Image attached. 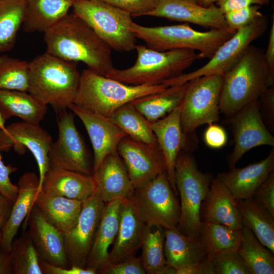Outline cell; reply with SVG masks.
<instances>
[{"instance_id":"6da1fadb","label":"cell","mask_w":274,"mask_h":274,"mask_svg":"<svg viewBox=\"0 0 274 274\" xmlns=\"http://www.w3.org/2000/svg\"><path fill=\"white\" fill-rule=\"evenodd\" d=\"M46 52L63 59L81 61L107 76L114 68L111 48L82 19L67 13L44 32Z\"/></svg>"},{"instance_id":"7a4b0ae2","label":"cell","mask_w":274,"mask_h":274,"mask_svg":"<svg viewBox=\"0 0 274 274\" xmlns=\"http://www.w3.org/2000/svg\"><path fill=\"white\" fill-rule=\"evenodd\" d=\"M29 63L27 92L56 113L74 103L81 73L76 62L63 59L47 52Z\"/></svg>"},{"instance_id":"3957f363","label":"cell","mask_w":274,"mask_h":274,"mask_svg":"<svg viewBox=\"0 0 274 274\" xmlns=\"http://www.w3.org/2000/svg\"><path fill=\"white\" fill-rule=\"evenodd\" d=\"M264 51L250 45L235 64L224 76L220 110L230 117L247 105L258 99L267 88Z\"/></svg>"},{"instance_id":"277c9868","label":"cell","mask_w":274,"mask_h":274,"mask_svg":"<svg viewBox=\"0 0 274 274\" xmlns=\"http://www.w3.org/2000/svg\"><path fill=\"white\" fill-rule=\"evenodd\" d=\"M168 87L160 84L128 85L89 69L82 71L74 104L110 118L123 105Z\"/></svg>"},{"instance_id":"5b68a950","label":"cell","mask_w":274,"mask_h":274,"mask_svg":"<svg viewBox=\"0 0 274 274\" xmlns=\"http://www.w3.org/2000/svg\"><path fill=\"white\" fill-rule=\"evenodd\" d=\"M134 64L123 70L114 68L106 76L128 85L160 84L177 77L197 59L198 53L190 49L160 51L136 45Z\"/></svg>"},{"instance_id":"8992f818","label":"cell","mask_w":274,"mask_h":274,"mask_svg":"<svg viewBox=\"0 0 274 274\" xmlns=\"http://www.w3.org/2000/svg\"><path fill=\"white\" fill-rule=\"evenodd\" d=\"M131 29L136 38L145 42L149 48L160 51L197 50L199 52V59H210L218 48L236 32L228 27L199 31L186 23L148 27L134 22Z\"/></svg>"},{"instance_id":"52a82bcc","label":"cell","mask_w":274,"mask_h":274,"mask_svg":"<svg viewBox=\"0 0 274 274\" xmlns=\"http://www.w3.org/2000/svg\"><path fill=\"white\" fill-rule=\"evenodd\" d=\"M175 177L181 200L177 229L186 236H199L200 206L209 190L213 176L200 170L193 157L182 150L176 160Z\"/></svg>"},{"instance_id":"ba28073f","label":"cell","mask_w":274,"mask_h":274,"mask_svg":"<svg viewBox=\"0 0 274 274\" xmlns=\"http://www.w3.org/2000/svg\"><path fill=\"white\" fill-rule=\"evenodd\" d=\"M73 12L116 51L135 50L136 37L129 13L102 0H74Z\"/></svg>"},{"instance_id":"9c48e42d","label":"cell","mask_w":274,"mask_h":274,"mask_svg":"<svg viewBox=\"0 0 274 274\" xmlns=\"http://www.w3.org/2000/svg\"><path fill=\"white\" fill-rule=\"evenodd\" d=\"M141 220L148 227L177 228L180 205L166 172L134 188L129 198Z\"/></svg>"},{"instance_id":"30bf717a","label":"cell","mask_w":274,"mask_h":274,"mask_svg":"<svg viewBox=\"0 0 274 274\" xmlns=\"http://www.w3.org/2000/svg\"><path fill=\"white\" fill-rule=\"evenodd\" d=\"M223 80V75L216 74L189 81L181 108V126L186 135L203 124L219 120Z\"/></svg>"},{"instance_id":"8fae6325","label":"cell","mask_w":274,"mask_h":274,"mask_svg":"<svg viewBox=\"0 0 274 274\" xmlns=\"http://www.w3.org/2000/svg\"><path fill=\"white\" fill-rule=\"evenodd\" d=\"M268 26L267 18L263 15L246 26L238 29L216 50L209 61L200 68L183 73L165 83L169 86L181 85L195 78L212 75L224 76L238 61L252 43L262 36Z\"/></svg>"},{"instance_id":"7c38bea8","label":"cell","mask_w":274,"mask_h":274,"mask_svg":"<svg viewBox=\"0 0 274 274\" xmlns=\"http://www.w3.org/2000/svg\"><path fill=\"white\" fill-rule=\"evenodd\" d=\"M57 114L58 135L49 151V168L92 175L87 149L75 125L74 115L66 109Z\"/></svg>"},{"instance_id":"4fadbf2b","label":"cell","mask_w":274,"mask_h":274,"mask_svg":"<svg viewBox=\"0 0 274 274\" xmlns=\"http://www.w3.org/2000/svg\"><path fill=\"white\" fill-rule=\"evenodd\" d=\"M228 122L234 140L233 150L227 157L230 169L250 149L262 145L274 146V137L262 120L258 99L229 117Z\"/></svg>"},{"instance_id":"5bb4252c","label":"cell","mask_w":274,"mask_h":274,"mask_svg":"<svg viewBox=\"0 0 274 274\" xmlns=\"http://www.w3.org/2000/svg\"><path fill=\"white\" fill-rule=\"evenodd\" d=\"M104 204L96 192L82 201L76 223L63 233L66 254L71 266L86 267Z\"/></svg>"},{"instance_id":"9a60e30c","label":"cell","mask_w":274,"mask_h":274,"mask_svg":"<svg viewBox=\"0 0 274 274\" xmlns=\"http://www.w3.org/2000/svg\"><path fill=\"white\" fill-rule=\"evenodd\" d=\"M7 132L0 129V151L11 148L22 155L28 149L34 156L39 168L40 192L46 173L49 168L48 153L52 142V137L39 124L24 121L13 123L6 126Z\"/></svg>"},{"instance_id":"2e32d148","label":"cell","mask_w":274,"mask_h":274,"mask_svg":"<svg viewBox=\"0 0 274 274\" xmlns=\"http://www.w3.org/2000/svg\"><path fill=\"white\" fill-rule=\"evenodd\" d=\"M117 151L126 167L134 188L166 172L164 157L159 147L126 136L119 142Z\"/></svg>"},{"instance_id":"e0dca14e","label":"cell","mask_w":274,"mask_h":274,"mask_svg":"<svg viewBox=\"0 0 274 274\" xmlns=\"http://www.w3.org/2000/svg\"><path fill=\"white\" fill-rule=\"evenodd\" d=\"M24 221L23 230L28 226L27 231L42 259L58 266H71L62 232L46 220L34 205Z\"/></svg>"},{"instance_id":"ac0fdd59","label":"cell","mask_w":274,"mask_h":274,"mask_svg":"<svg viewBox=\"0 0 274 274\" xmlns=\"http://www.w3.org/2000/svg\"><path fill=\"white\" fill-rule=\"evenodd\" d=\"M83 123L94 152L93 173L110 154L117 151L120 141L127 134L110 119L72 104L68 108Z\"/></svg>"},{"instance_id":"d6986e66","label":"cell","mask_w":274,"mask_h":274,"mask_svg":"<svg viewBox=\"0 0 274 274\" xmlns=\"http://www.w3.org/2000/svg\"><path fill=\"white\" fill-rule=\"evenodd\" d=\"M146 16L191 23L211 29H224L227 25L218 7H204L183 0H158L156 7Z\"/></svg>"},{"instance_id":"ffe728a7","label":"cell","mask_w":274,"mask_h":274,"mask_svg":"<svg viewBox=\"0 0 274 274\" xmlns=\"http://www.w3.org/2000/svg\"><path fill=\"white\" fill-rule=\"evenodd\" d=\"M147 228L135 212L130 199L128 198L122 200L118 232L113 248L109 252L107 264L117 263L135 256L142 247Z\"/></svg>"},{"instance_id":"44dd1931","label":"cell","mask_w":274,"mask_h":274,"mask_svg":"<svg viewBox=\"0 0 274 274\" xmlns=\"http://www.w3.org/2000/svg\"><path fill=\"white\" fill-rule=\"evenodd\" d=\"M201 222L220 224L234 230L243 226L236 200L227 187L213 178L200 209Z\"/></svg>"},{"instance_id":"7402d4cb","label":"cell","mask_w":274,"mask_h":274,"mask_svg":"<svg viewBox=\"0 0 274 274\" xmlns=\"http://www.w3.org/2000/svg\"><path fill=\"white\" fill-rule=\"evenodd\" d=\"M181 104L165 117L148 124L155 134L162 152L170 185L176 195L178 194L175 183V168L180 152L186 145L187 135L181 122Z\"/></svg>"},{"instance_id":"603a6c76","label":"cell","mask_w":274,"mask_h":274,"mask_svg":"<svg viewBox=\"0 0 274 274\" xmlns=\"http://www.w3.org/2000/svg\"><path fill=\"white\" fill-rule=\"evenodd\" d=\"M92 176L104 203L130 197L134 189L126 167L117 151L108 155Z\"/></svg>"},{"instance_id":"cb8c5ba5","label":"cell","mask_w":274,"mask_h":274,"mask_svg":"<svg viewBox=\"0 0 274 274\" xmlns=\"http://www.w3.org/2000/svg\"><path fill=\"white\" fill-rule=\"evenodd\" d=\"M274 170L273 147L264 159L244 167H234L218 174L217 178L231 191L236 200L252 198L258 187Z\"/></svg>"},{"instance_id":"d4e9b609","label":"cell","mask_w":274,"mask_h":274,"mask_svg":"<svg viewBox=\"0 0 274 274\" xmlns=\"http://www.w3.org/2000/svg\"><path fill=\"white\" fill-rule=\"evenodd\" d=\"M39 178L33 172H27L18 180V192L10 215L1 229V250L9 253L19 227L29 214L38 191Z\"/></svg>"},{"instance_id":"484cf974","label":"cell","mask_w":274,"mask_h":274,"mask_svg":"<svg viewBox=\"0 0 274 274\" xmlns=\"http://www.w3.org/2000/svg\"><path fill=\"white\" fill-rule=\"evenodd\" d=\"M96 189L92 175L49 168L40 192L84 201L92 196Z\"/></svg>"},{"instance_id":"4316f807","label":"cell","mask_w":274,"mask_h":274,"mask_svg":"<svg viewBox=\"0 0 274 274\" xmlns=\"http://www.w3.org/2000/svg\"><path fill=\"white\" fill-rule=\"evenodd\" d=\"M121 201L118 199L105 203L88 256L87 268L97 271L107 264L109 248L114 243L118 232Z\"/></svg>"},{"instance_id":"83f0119b","label":"cell","mask_w":274,"mask_h":274,"mask_svg":"<svg viewBox=\"0 0 274 274\" xmlns=\"http://www.w3.org/2000/svg\"><path fill=\"white\" fill-rule=\"evenodd\" d=\"M166 264L176 269L200 262L207 257L199 235L186 236L177 228L164 229Z\"/></svg>"},{"instance_id":"f1b7e54d","label":"cell","mask_w":274,"mask_h":274,"mask_svg":"<svg viewBox=\"0 0 274 274\" xmlns=\"http://www.w3.org/2000/svg\"><path fill=\"white\" fill-rule=\"evenodd\" d=\"M82 201L40 192L33 205L45 218L61 232H65L76 223Z\"/></svg>"},{"instance_id":"f546056e","label":"cell","mask_w":274,"mask_h":274,"mask_svg":"<svg viewBox=\"0 0 274 274\" xmlns=\"http://www.w3.org/2000/svg\"><path fill=\"white\" fill-rule=\"evenodd\" d=\"M22 27L26 32H44L67 13L74 0H24Z\"/></svg>"},{"instance_id":"4dcf8cb0","label":"cell","mask_w":274,"mask_h":274,"mask_svg":"<svg viewBox=\"0 0 274 274\" xmlns=\"http://www.w3.org/2000/svg\"><path fill=\"white\" fill-rule=\"evenodd\" d=\"M47 110V105L27 91L0 89V115L5 122L17 117L25 122L39 124Z\"/></svg>"},{"instance_id":"1f68e13d","label":"cell","mask_w":274,"mask_h":274,"mask_svg":"<svg viewBox=\"0 0 274 274\" xmlns=\"http://www.w3.org/2000/svg\"><path fill=\"white\" fill-rule=\"evenodd\" d=\"M189 82L170 86L162 91L131 101L148 122L157 121L169 114L182 102Z\"/></svg>"},{"instance_id":"d6a6232c","label":"cell","mask_w":274,"mask_h":274,"mask_svg":"<svg viewBox=\"0 0 274 274\" xmlns=\"http://www.w3.org/2000/svg\"><path fill=\"white\" fill-rule=\"evenodd\" d=\"M243 225L260 243L274 253V216L252 198L236 200Z\"/></svg>"},{"instance_id":"836d02e7","label":"cell","mask_w":274,"mask_h":274,"mask_svg":"<svg viewBox=\"0 0 274 274\" xmlns=\"http://www.w3.org/2000/svg\"><path fill=\"white\" fill-rule=\"evenodd\" d=\"M238 252L250 274L274 273V253L263 245L245 225L241 229Z\"/></svg>"},{"instance_id":"e575fe53","label":"cell","mask_w":274,"mask_h":274,"mask_svg":"<svg viewBox=\"0 0 274 274\" xmlns=\"http://www.w3.org/2000/svg\"><path fill=\"white\" fill-rule=\"evenodd\" d=\"M199 235L208 256L212 258L238 251L241 230L232 229L220 224L201 222Z\"/></svg>"},{"instance_id":"d590c367","label":"cell","mask_w":274,"mask_h":274,"mask_svg":"<svg viewBox=\"0 0 274 274\" xmlns=\"http://www.w3.org/2000/svg\"><path fill=\"white\" fill-rule=\"evenodd\" d=\"M128 136L141 143L159 147L148 121L130 102L117 109L110 117Z\"/></svg>"},{"instance_id":"8d00e7d4","label":"cell","mask_w":274,"mask_h":274,"mask_svg":"<svg viewBox=\"0 0 274 274\" xmlns=\"http://www.w3.org/2000/svg\"><path fill=\"white\" fill-rule=\"evenodd\" d=\"M25 9L24 0H0V53L14 47Z\"/></svg>"},{"instance_id":"74e56055","label":"cell","mask_w":274,"mask_h":274,"mask_svg":"<svg viewBox=\"0 0 274 274\" xmlns=\"http://www.w3.org/2000/svg\"><path fill=\"white\" fill-rule=\"evenodd\" d=\"M12 273L43 274L40 260L33 242L27 231L13 239L10 252Z\"/></svg>"},{"instance_id":"f35d334b","label":"cell","mask_w":274,"mask_h":274,"mask_svg":"<svg viewBox=\"0 0 274 274\" xmlns=\"http://www.w3.org/2000/svg\"><path fill=\"white\" fill-rule=\"evenodd\" d=\"M28 86V62L0 55V89L27 92Z\"/></svg>"},{"instance_id":"ab89813d","label":"cell","mask_w":274,"mask_h":274,"mask_svg":"<svg viewBox=\"0 0 274 274\" xmlns=\"http://www.w3.org/2000/svg\"><path fill=\"white\" fill-rule=\"evenodd\" d=\"M151 228L147 227L145 231L141 258L146 273L158 274L166 264L163 247L164 234L162 229L157 228L152 231Z\"/></svg>"},{"instance_id":"60d3db41","label":"cell","mask_w":274,"mask_h":274,"mask_svg":"<svg viewBox=\"0 0 274 274\" xmlns=\"http://www.w3.org/2000/svg\"><path fill=\"white\" fill-rule=\"evenodd\" d=\"M212 259L215 274H250L238 252H227Z\"/></svg>"},{"instance_id":"b9f144b4","label":"cell","mask_w":274,"mask_h":274,"mask_svg":"<svg viewBox=\"0 0 274 274\" xmlns=\"http://www.w3.org/2000/svg\"><path fill=\"white\" fill-rule=\"evenodd\" d=\"M260 6L252 5L225 13L228 28L236 31L262 16L263 15L259 11Z\"/></svg>"},{"instance_id":"7bdbcfd3","label":"cell","mask_w":274,"mask_h":274,"mask_svg":"<svg viewBox=\"0 0 274 274\" xmlns=\"http://www.w3.org/2000/svg\"><path fill=\"white\" fill-rule=\"evenodd\" d=\"M252 198L274 216V170L255 190Z\"/></svg>"},{"instance_id":"ee69618b","label":"cell","mask_w":274,"mask_h":274,"mask_svg":"<svg viewBox=\"0 0 274 274\" xmlns=\"http://www.w3.org/2000/svg\"><path fill=\"white\" fill-rule=\"evenodd\" d=\"M101 274H145L141 256L131 257L117 263L107 264L97 270Z\"/></svg>"},{"instance_id":"f6af8a7d","label":"cell","mask_w":274,"mask_h":274,"mask_svg":"<svg viewBox=\"0 0 274 274\" xmlns=\"http://www.w3.org/2000/svg\"><path fill=\"white\" fill-rule=\"evenodd\" d=\"M129 14L132 17L146 16L157 6L158 0H102Z\"/></svg>"},{"instance_id":"bcb514c9","label":"cell","mask_w":274,"mask_h":274,"mask_svg":"<svg viewBox=\"0 0 274 274\" xmlns=\"http://www.w3.org/2000/svg\"><path fill=\"white\" fill-rule=\"evenodd\" d=\"M262 120L271 133H274V85L266 88L258 98Z\"/></svg>"},{"instance_id":"7dc6e473","label":"cell","mask_w":274,"mask_h":274,"mask_svg":"<svg viewBox=\"0 0 274 274\" xmlns=\"http://www.w3.org/2000/svg\"><path fill=\"white\" fill-rule=\"evenodd\" d=\"M17 170V168L11 164H5L0 151V191L13 201L17 196L18 188L11 182L10 176Z\"/></svg>"},{"instance_id":"c3c4849f","label":"cell","mask_w":274,"mask_h":274,"mask_svg":"<svg viewBox=\"0 0 274 274\" xmlns=\"http://www.w3.org/2000/svg\"><path fill=\"white\" fill-rule=\"evenodd\" d=\"M208 125L204 133L206 145L213 149H219L224 146L227 141V135L224 129L215 124Z\"/></svg>"},{"instance_id":"681fc988","label":"cell","mask_w":274,"mask_h":274,"mask_svg":"<svg viewBox=\"0 0 274 274\" xmlns=\"http://www.w3.org/2000/svg\"><path fill=\"white\" fill-rule=\"evenodd\" d=\"M40 264L43 274H96L95 269L77 265L63 267L50 264L40 258Z\"/></svg>"},{"instance_id":"f907efd6","label":"cell","mask_w":274,"mask_h":274,"mask_svg":"<svg viewBox=\"0 0 274 274\" xmlns=\"http://www.w3.org/2000/svg\"><path fill=\"white\" fill-rule=\"evenodd\" d=\"M264 58L267 67V87L274 85V18L269 33L268 41Z\"/></svg>"},{"instance_id":"816d5d0a","label":"cell","mask_w":274,"mask_h":274,"mask_svg":"<svg viewBox=\"0 0 274 274\" xmlns=\"http://www.w3.org/2000/svg\"><path fill=\"white\" fill-rule=\"evenodd\" d=\"M176 269V274H215L213 259L208 256L202 261Z\"/></svg>"},{"instance_id":"f5cc1de1","label":"cell","mask_w":274,"mask_h":274,"mask_svg":"<svg viewBox=\"0 0 274 274\" xmlns=\"http://www.w3.org/2000/svg\"><path fill=\"white\" fill-rule=\"evenodd\" d=\"M217 2L218 7L223 14L252 5L265 4L262 0H218Z\"/></svg>"},{"instance_id":"db71d44e","label":"cell","mask_w":274,"mask_h":274,"mask_svg":"<svg viewBox=\"0 0 274 274\" xmlns=\"http://www.w3.org/2000/svg\"><path fill=\"white\" fill-rule=\"evenodd\" d=\"M14 201L0 191V229L7 222L13 206Z\"/></svg>"},{"instance_id":"11a10c76","label":"cell","mask_w":274,"mask_h":274,"mask_svg":"<svg viewBox=\"0 0 274 274\" xmlns=\"http://www.w3.org/2000/svg\"><path fill=\"white\" fill-rule=\"evenodd\" d=\"M12 266L10 253L0 250V274H11Z\"/></svg>"},{"instance_id":"9f6ffc18","label":"cell","mask_w":274,"mask_h":274,"mask_svg":"<svg viewBox=\"0 0 274 274\" xmlns=\"http://www.w3.org/2000/svg\"><path fill=\"white\" fill-rule=\"evenodd\" d=\"M158 274H176V269L166 264L159 271Z\"/></svg>"},{"instance_id":"6f0895ef","label":"cell","mask_w":274,"mask_h":274,"mask_svg":"<svg viewBox=\"0 0 274 274\" xmlns=\"http://www.w3.org/2000/svg\"><path fill=\"white\" fill-rule=\"evenodd\" d=\"M218 0H202V6L209 7V6L213 4L215 2H217Z\"/></svg>"},{"instance_id":"680465c9","label":"cell","mask_w":274,"mask_h":274,"mask_svg":"<svg viewBox=\"0 0 274 274\" xmlns=\"http://www.w3.org/2000/svg\"><path fill=\"white\" fill-rule=\"evenodd\" d=\"M5 121L2 119L0 115V129L2 131L6 132H7L6 126L5 125Z\"/></svg>"},{"instance_id":"91938a15","label":"cell","mask_w":274,"mask_h":274,"mask_svg":"<svg viewBox=\"0 0 274 274\" xmlns=\"http://www.w3.org/2000/svg\"><path fill=\"white\" fill-rule=\"evenodd\" d=\"M183 1L194 3V4L200 5V6H202V0H183Z\"/></svg>"},{"instance_id":"94428289","label":"cell","mask_w":274,"mask_h":274,"mask_svg":"<svg viewBox=\"0 0 274 274\" xmlns=\"http://www.w3.org/2000/svg\"><path fill=\"white\" fill-rule=\"evenodd\" d=\"M1 241H2V233H1V230L0 229V250H1Z\"/></svg>"},{"instance_id":"6125c7cd","label":"cell","mask_w":274,"mask_h":274,"mask_svg":"<svg viewBox=\"0 0 274 274\" xmlns=\"http://www.w3.org/2000/svg\"><path fill=\"white\" fill-rule=\"evenodd\" d=\"M262 1L264 2L265 4L267 3L269 1V0H262Z\"/></svg>"}]
</instances>
